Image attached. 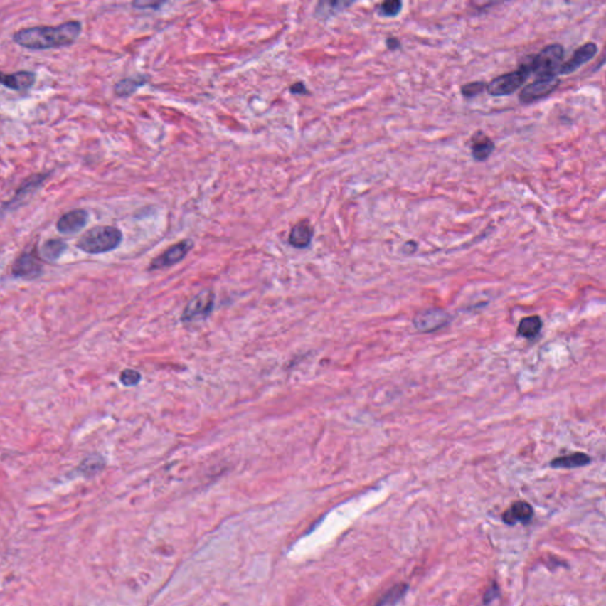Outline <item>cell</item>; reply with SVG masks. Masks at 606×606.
<instances>
[{"label": "cell", "instance_id": "cell-1", "mask_svg": "<svg viewBox=\"0 0 606 606\" xmlns=\"http://www.w3.org/2000/svg\"><path fill=\"white\" fill-rule=\"evenodd\" d=\"M82 23L69 21L56 26H35L14 32V42L28 50L60 49L70 46L81 35Z\"/></svg>", "mask_w": 606, "mask_h": 606}, {"label": "cell", "instance_id": "cell-2", "mask_svg": "<svg viewBox=\"0 0 606 606\" xmlns=\"http://www.w3.org/2000/svg\"><path fill=\"white\" fill-rule=\"evenodd\" d=\"M122 238L121 230L115 226H95L80 237L76 247L85 254H106L119 248Z\"/></svg>", "mask_w": 606, "mask_h": 606}, {"label": "cell", "instance_id": "cell-3", "mask_svg": "<svg viewBox=\"0 0 606 606\" xmlns=\"http://www.w3.org/2000/svg\"><path fill=\"white\" fill-rule=\"evenodd\" d=\"M564 48L559 43L545 46L528 60L531 74L533 73L536 78H557L561 64L564 63Z\"/></svg>", "mask_w": 606, "mask_h": 606}, {"label": "cell", "instance_id": "cell-4", "mask_svg": "<svg viewBox=\"0 0 606 606\" xmlns=\"http://www.w3.org/2000/svg\"><path fill=\"white\" fill-rule=\"evenodd\" d=\"M529 75H531V69H529L528 63L522 64L521 67L516 70L494 78L493 81H490L487 85V92L491 96L511 95L519 88H521V85H525Z\"/></svg>", "mask_w": 606, "mask_h": 606}, {"label": "cell", "instance_id": "cell-5", "mask_svg": "<svg viewBox=\"0 0 606 606\" xmlns=\"http://www.w3.org/2000/svg\"><path fill=\"white\" fill-rule=\"evenodd\" d=\"M48 176H49L48 173H38V174H33V176L25 180L24 183L21 184V187L18 188L17 192L12 197V199L5 203L0 208V216L9 213L12 210L19 208L23 201H26L33 192L38 190L41 185L44 183V180L48 178Z\"/></svg>", "mask_w": 606, "mask_h": 606}, {"label": "cell", "instance_id": "cell-6", "mask_svg": "<svg viewBox=\"0 0 606 606\" xmlns=\"http://www.w3.org/2000/svg\"><path fill=\"white\" fill-rule=\"evenodd\" d=\"M559 83L560 80L558 76L557 78H536V81H533L531 85H526L525 88L522 89L519 100L526 105L536 102L551 95L558 88Z\"/></svg>", "mask_w": 606, "mask_h": 606}, {"label": "cell", "instance_id": "cell-7", "mask_svg": "<svg viewBox=\"0 0 606 606\" xmlns=\"http://www.w3.org/2000/svg\"><path fill=\"white\" fill-rule=\"evenodd\" d=\"M215 295L211 290H204L187 303L183 313L184 321H197L208 317L213 308Z\"/></svg>", "mask_w": 606, "mask_h": 606}, {"label": "cell", "instance_id": "cell-8", "mask_svg": "<svg viewBox=\"0 0 606 606\" xmlns=\"http://www.w3.org/2000/svg\"><path fill=\"white\" fill-rule=\"evenodd\" d=\"M192 248H193V242L191 240H181L179 243L174 244L172 247L169 248L165 253H162L159 257L154 258L152 261V270L169 268V267L179 263L180 261H183L184 258L186 257V255L190 253Z\"/></svg>", "mask_w": 606, "mask_h": 606}, {"label": "cell", "instance_id": "cell-9", "mask_svg": "<svg viewBox=\"0 0 606 606\" xmlns=\"http://www.w3.org/2000/svg\"><path fill=\"white\" fill-rule=\"evenodd\" d=\"M43 265L39 258L32 253H25L12 265V274L24 280H35L42 275Z\"/></svg>", "mask_w": 606, "mask_h": 606}, {"label": "cell", "instance_id": "cell-10", "mask_svg": "<svg viewBox=\"0 0 606 606\" xmlns=\"http://www.w3.org/2000/svg\"><path fill=\"white\" fill-rule=\"evenodd\" d=\"M597 51H598V46L596 43L588 42L579 46L572 55L571 58L561 64L559 75H570L578 70L583 64L588 63L596 56Z\"/></svg>", "mask_w": 606, "mask_h": 606}, {"label": "cell", "instance_id": "cell-11", "mask_svg": "<svg viewBox=\"0 0 606 606\" xmlns=\"http://www.w3.org/2000/svg\"><path fill=\"white\" fill-rule=\"evenodd\" d=\"M89 215L88 212L82 208L78 210H71V211L64 213L58 222H57V230L58 233L65 236H71L75 233H80L88 223Z\"/></svg>", "mask_w": 606, "mask_h": 606}, {"label": "cell", "instance_id": "cell-12", "mask_svg": "<svg viewBox=\"0 0 606 606\" xmlns=\"http://www.w3.org/2000/svg\"><path fill=\"white\" fill-rule=\"evenodd\" d=\"M449 315L445 310L434 309L424 310L413 319L415 327L420 331H436L448 324Z\"/></svg>", "mask_w": 606, "mask_h": 606}, {"label": "cell", "instance_id": "cell-13", "mask_svg": "<svg viewBox=\"0 0 606 606\" xmlns=\"http://www.w3.org/2000/svg\"><path fill=\"white\" fill-rule=\"evenodd\" d=\"M37 76L33 71L21 70L5 74L0 71V85L14 92H26L36 83Z\"/></svg>", "mask_w": 606, "mask_h": 606}, {"label": "cell", "instance_id": "cell-14", "mask_svg": "<svg viewBox=\"0 0 606 606\" xmlns=\"http://www.w3.org/2000/svg\"><path fill=\"white\" fill-rule=\"evenodd\" d=\"M470 149L472 158L475 159L476 161H484L493 153L495 144L484 132L479 131L470 139Z\"/></svg>", "mask_w": 606, "mask_h": 606}, {"label": "cell", "instance_id": "cell-15", "mask_svg": "<svg viewBox=\"0 0 606 606\" xmlns=\"http://www.w3.org/2000/svg\"><path fill=\"white\" fill-rule=\"evenodd\" d=\"M314 229L309 220H301L293 226L289 233V244L297 249L308 248L313 240Z\"/></svg>", "mask_w": 606, "mask_h": 606}, {"label": "cell", "instance_id": "cell-16", "mask_svg": "<svg viewBox=\"0 0 606 606\" xmlns=\"http://www.w3.org/2000/svg\"><path fill=\"white\" fill-rule=\"evenodd\" d=\"M533 516V508L525 501H518L511 504L507 511H504V521L508 525H515L518 522L527 523Z\"/></svg>", "mask_w": 606, "mask_h": 606}, {"label": "cell", "instance_id": "cell-17", "mask_svg": "<svg viewBox=\"0 0 606 606\" xmlns=\"http://www.w3.org/2000/svg\"><path fill=\"white\" fill-rule=\"evenodd\" d=\"M67 243L63 240L53 238L43 243L39 249V255L46 261L55 262L60 260V256L67 250Z\"/></svg>", "mask_w": 606, "mask_h": 606}, {"label": "cell", "instance_id": "cell-18", "mask_svg": "<svg viewBox=\"0 0 606 606\" xmlns=\"http://www.w3.org/2000/svg\"><path fill=\"white\" fill-rule=\"evenodd\" d=\"M591 458L584 452H575V454L554 458L553 461L551 462V465L553 468L573 469L589 464Z\"/></svg>", "mask_w": 606, "mask_h": 606}, {"label": "cell", "instance_id": "cell-19", "mask_svg": "<svg viewBox=\"0 0 606 606\" xmlns=\"http://www.w3.org/2000/svg\"><path fill=\"white\" fill-rule=\"evenodd\" d=\"M541 319L538 315L523 317L519 324L518 334L526 339H534L541 331Z\"/></svg>", "mask_w": 606, "mask_h": 606}, {"label": "cell", "instance_id": "cell-20", "mask_svg": "<svg viewBox=\"0 0 606 606\" xmlns=\"http://www.w3.org/2000/svg\"><path fill=\"white\" fill-rule=\"evenodd\" d=\"M106 465V461L102 456L94 454L90 455L88 457H85L78 467V472H81L83 476H94L99 474Z\"/></svg>", "mask_w": 606, "mask_h": 606}, {"label": "cell", "instance_id": "cell-21", "mask_svg": "<svg viewBox=\"0 0 606 606\" xmlns=\"http://www.w3.org/2000/svg\"><path fill=\"white\" fill-rule=\"evenodd\" d=\"M146 81L147 80L145 78H142V76L124 78V80H121L120 82H117V85H115V92H117V96H121V97L131 96L137 89L145 85Z\"/></svg>", "mask_w": 606, "mask_h": 606}, {"label": "cell", "instance_id": "cell-22", "mask_svg": "<svg viewBox=\"0 0 606 606\" xmlns=\"http://www.w3.org/2000/svg\"><path fill=\"white\" fill-rule=\"evenodd\" d=\"M351 5L352 3L347 1H321L317 6V14L320 17L328 18L341 12Z\"/></svg>", "mask_w": 606, "mask_h": 606}, {"label": "cell", "instance_id": "cell-23", "mask_svg": "<svg viewBox=\"0 0 606 606\" xmlns=\"http://www.w3.org/2000/svg\"><path fill=\"white\" fill-rule=\"evenodd\" d=\"M403 9V3L400 0H391L384 1L378 6V14L383 17L392 18L398 16Z\"/></svg>", "mask_w": 606, "mask_h": 606}, {"label": "cell", "instance_id": "cell-24", "mask_svg": "<svg viewBox=\"0 0 606 606\" xmlns=\"http://www.w3.org/2000/svg\"><path fill=\"white\" fill-rule=\"evenodd\" d=\"M486 83L482 81L470 82V83L462 85V95L464 96L465 99H472V97L479 95L486 89Z\"/></svg>", "mask_w": 606, "mask_h": 606}, {"label": "cell", "instance_id": "cell-25", "mask_svg": "<svg viewBox=\"0 0 606 606\" xmlns=\"http://www.w3.org/2000/svg\"><path fill=\"white\" fill-rule=\"evenodd\" d=\"M120 381L124 386H134L142 381V374L134 370H124L121 373Z\"/></svg>", "mask_w": 606, "mask_h": 606}, {"label": "cell", "instance_id": "cell-26", "mask_svg": "<svg viewBox=\"0 0 606 606\" xmlns=\"http://www.w3.org/2000/svg\"><path fill=\"white\" fill-rule=\"evenodd\" d=\"M164 3H155V1H138V3H133V6L138 7V9H147V7H154V9H158L159 6H161Z\"/></svg>", "mask_w": 606, "mask_h": 606}, {"label": "cell", "instance_id": "cell-27", "mask_svg": "<svg viewBox=\"0 0 606 606\" xmlns=\"http://www.w3.org/2000/svg\"><path fill=\"white\" fill-rule=\"evenodd\" d=\"M290 92H293V94H299V95H301V94H307L306 85H303L302 82L295 83V85H292Z\"/></svg>", "mask_w": 606, "mask_h": 606}, {"label": "cell", "instance_id": "cell-28", "mask_svg": "<svg viewBox=\"0 0 606 606\" xmlns=\"http://www.w3.org/2000/svg\"><path fill=\"white\" fill-rule=\"evenodd\" d=\"M386 46H388V50H397L399 49V46H400V42H399V39L395 38V37H391V38L386 39Z\"/></svg>", "mask_w": 606, "mask_h": 606}]
</instances>
